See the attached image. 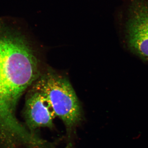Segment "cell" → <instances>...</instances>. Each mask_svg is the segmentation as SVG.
<instances>
[{
  "instance_id": "cell-2",
  "label": "cell",
  "mask_w": 148,
  "mask_h": 148,
  "mask_svg": "<svg viewBox=\"0 0 148 148\" xmlns=\"http://www.w3.org/2000/svg\"><path fill=\"white\" fill-rule=\"evenodd\" d=\"M31 86L46 96L69 136L82 119L80 103L68 79L51 70L41 74Z\"/></svg>"
},
{
  "instance_id": "cell-3",
  "label": "cell",
  "mask_w": 148,
  "mask_h": 148,
  "mask_svg": "<svg viewBox=\"0 0 148 148\" xmlns=\"http://www.w3.org/2000/svg\"><path fill=\"white\" fill-rule=\"evenodd\" d=\"M126 40L129 48L148 61V2L132 4L126 26Z\"/></svg>"
},
{
  "instance_id": "cell-1",
  "label": "cell",
  "mask_w": 148,
  "mask_h": 148,
  "mask_svg": "<svg viewBox=\"0 0 148 148\" xmlns=\"http://www.w3.org/2000/svg\"><path fill=\"white\" fill-rule=\"evenodd\" d=\"M17 24L16 18H0V141L5 143L27 134L15 116L16 106L41 74L36 53Z\"/></svg>"
},
{
  "instance_id": "cell-4",
  "label": "cell",
  "mask_w": 148,
  "mask_h": 148,
  "mask_svg": "<svg viewBox=\"0 0 148 148\" xmlns=\"http://www.w3.org/2000/svg\"><path fill=\"white\" fill-rule=\"evenodd\" d=\"M31 87L26 96L23 111L27 128L33 134L41 127L52 129L56 116L50 102L42 92Z\"/></svg>"
}]
</instances>
